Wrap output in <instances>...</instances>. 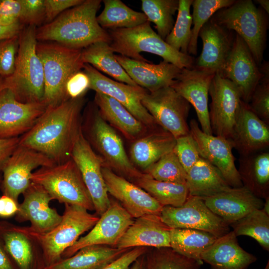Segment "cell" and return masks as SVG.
<instances>
[{
    "label": "cell",
    "instance_id": "c3c4849f",
    "mask_svg": "<svg viewBox=\"0 0 269 269\" xmlns=\"http://www.w3.org/2000/svg\"><path fill=\"white\" fill-rule=\"evenodd\" d=\"M21 13L19 19L23 25H36L45 19L44 0H21Z\"/></svg>",
    "mask_w": 269,
    "mask_h": 269
},
{
    "label": "cell",
    "instance_id": "bcb514c9",
    "mask_svg": "<svg viewBox=\"0 0 269 269\" xmlns=\"http://www.w3.org/2000/svg\"><path fill=\"white\" fill-rule=\"evenodd\" d=\"M173 150L186 173L201 158L197 144L190 133L176 138Z\"/></svg>",
    "mask_w": 269,
    "mask_h": 269
},
{
    "label": "cell",
    "instance_id": "30bf717a",
    "mask_svg": "<svg viewBox=\"0 0 269 269\" xmlns=\"http://www.w3.org/2000/svg\"><path fill=\"white\" fill-rule=\"evenodd\" d=\"M141 103L156 123L175 138L190 133L187 120L190 104L171 86L148 92Z\"/></svg>",
    "mask_w": 269,
    "mask_h": 269
},
{
    "label": "cell",
    "instance_id": "be15d7a7",
    "mask_svg": "<svg viewBox=\"0 0 269 269\" xmlns=\"http://www.w3.org/2000/svg\"><path fill=\"white\" fill-rule=\"evenodd\" d=\"M1 182H2V178H1L0 176V188L1 187Z\"/></svg>",
    "mask_w": 269,
    "mask_h": 269
},
{
    "label": "cell",
    "instance_id": "83f0119b",
    "mask_svg": "<svg viewBox=\"0 0 269 269\" xmlns=\"http://www.w3.org/2000/svg\"><path fill=\"white\" fill-rule=\"evenodd\" d=\"M201 199L212 212L229 226L252 211L262 209L264 204L262 199L243 186Z\"/></svg>",
    "mask_w": 269,
    "mask_h": 269
},
{
    "label": "cell",
    "instance_id": "5bb4252c",
    "mask_svg": "<svg viewBox=\"0 0 269 269\" xmlns=\"http://www.w3.org/2000/svg\"><path fill=\"white\" fill-rule=\"evenodd\" d=\"M56 164L41 152L19 145L6 162L2 169L3 177L0 188L3 195L18 203L19 196L30 183L33 170L38 167Z\"/></svg>",
    "mask_w": 269,
    "mask_h": 269
},
{
    "label": "cell",
    "instance_id": "680465c9",
    "mask_svg": "<svg viewBox=\"0 0 269 269\" xmlns=\"http://www.w3.org/2000/svg\"><path fill=\"white\" fill-rule=\"evenodd\" d=\"M145 254L139 257L129 269H144Z\"/></svg>",
    "mask_w": 269,
    "mask_h": 269
},
{
    "label": "cell",
    "instance_id": "6125c7cd",
    "mask_svg": "<svg viewBox=\"0 0 269 269\" xmlns=\"http://www.w3.org/2000/svg\"><path fill=\"white\" fill-rule=\"evenodd\" d=\"M264 269H269V261H268V263H267L265 268H264Z\"/></svg>",
    "mask_w": 269,
    "mask_h": 269
},
{
    "label": "cell",
    "instance_id": "2e32d148",
    "mask_svg": "<svg viewBox=\"0 0 269 269\" xmlns=\"http://www.w3.org/2000/svg\"><path fill=\"white\" fill-rule=\"evenodd\" d=\"M83 70L89 78L90 89L114 98L145 126L158 125L141 103L146 90L113 80L87 63Z\"/></svg>",
    "mask_w": 269,
    "mask_h": 269
},
{
    "label": "cell",
    "instance_id": "9a60e30c",
    "mask_svg": "<svg viewBox=\"0 0 269 269\" xmlns=\"http://www.w3.org/2000/svg\"><path fill=\"white\" fill-rule=\"evenodd\" d=\"M134 218L118 201L110 199L107 209L85 236L80 238L63 253L62 259L69 258L81 249L95 245L116 247Z\"/></svg>",
    "mask_w": 269,
    "mask_h": 269
},
{
    "label": "cell",
    "instance_id": "6f0895ef",
    "mask_svg": "<svg viewBox=\"0 0 269 269\" xmlns=\"http://www.w3.org/2000/svg\"><path fill=\"white\" fill-rule=\"evenodd\" d=\"M0 269H18L7 252L0 237Z\"/></svg>",
    "mask_w": 269,
    "mask_h": 269
},
{
    "label": "cell",
    "instance_id": "e0dca14e",
    "mask_svg": "<svg viewBox=\"0 0 269 269\" xmlns=\"http://www.w3.org/2000/svg\"><path fill=\"white\" fill-rule=\"evenodd\" d=\"M190 134L195 140L201 157L216 167L232 188L243 186L235 165L233 144L228 139L204 133L194 119L189 123Z\"/></svg>",
    "mask_w": 269,
    "mask_h": 269
},
{
    "label": "cell",
    "instance_id": "ba28073f",
    "mask_svg": "<svg viewBox=\"0 0 269 269\" xmlns=\"http://www.w3.org/2000/svg\"><path fill=\"white\" fill-rule=\"evenodd\" d=\"M64 205L61 222L51 231L39 234L29 228L40 244L45 267L61 260L65 250L73 245L81 235L91 230L100 218L81 207Z\"/></svg>",
    "mask_w": 269,
    "mask_h": 269
},
{
    "label": "cell",
    "instance_id": "d4e9b609",
    "mask_svg": "<svg viewBox=\"0 0 269 269\" xmlns=\"http://www.w3.org/2000/svg\"><path fill=\"white\" fill-rule=\"evenodd\" d=\"M243 101L230 140L240 156H246L269 145V127Z\"/></svg>",
    "mask_w": 269,
    "mask_h": 269
},
{
    "label": "cell",
    "instance_id": "db71d44e",
    "mask_svg": "<svg viewBox=\"0 0 269 269\" xmlns=\"http://www.w3.org/2000/svg\"><path fill=\"white\" fill-rule=\"evenodd\" d=\"M19 137L7 139H0V172H2L4 166L18 145Z\"/></svg>",
    "mask_w": 269,
    "mask_h": 269
},
{
    "label": "cell",
    "instance_id": "ab89813d",
    "mask_svg": "<svg viewBox=\"0 0 269 269\" xmlns=\"http://www.w3.org/2000/svg\"><path fill=\"white\" fill-rule=\"evenodd\" d=\"M230 226L236 237H251L269 251V214L263 208L252 211Z\"/></svg>",
    "mask_w": 269,
    "mask_h": 269
},
{
    "label": "cell",
    "instance_id": "e7e4bbea",
    "mask_svg": "<svg viewBox=\"0 0 269 269\" xmlns=\"http://www.w3.org/2000/svg\"><path fill=\"white\" fill-rule=\"evenodd\" d=\"M1 0H0V2H1Z\"/></svg>",
    "mask_w": 269,
    "mask_h": 269
},
{
    "label": "cell",
    "instance_id": "816d5d0a",
    "mask_svg": "<svg viewBox=\"0 0 269 269\" xmlns=\"http://www.w3.org/2000/svg\"><path fill=\"white\" fill-rule=\"evenodd\" d=\"M146 247L132 248L101 269H129L132 265L148 250Z\"/></svg>",
    "mask_w": 269,
    "mask_h": 269
},
{
    "label": "cell",
    "instance_id": "6da1fadb",
    "mask_svg": "<svg viewBox=\"0 0 269 269\" xmlns=\"http://www.w3.org/2000/svg\"><path fill=\"white\" fill-rule=\"evenodd\" d=\"M84 104L82 97L47 108L32 128L19 137V144L42 153L56 164L71 158L74 144L82 131Z\"/></svg>",
    "mask_w": 269,
    "mask_h": 269
},
{
    "label": "cell",
    "instance_id": "f907efd6",
    "mask_svg": "<svg viewBox=\"0 0 269 269\" xmlns=\"http://www.w3.org/2000/svg\"><path fill=\"white\" fill-rule=\"evenodd\" d=\"M46 23L66 10L80 4L84 0H44Z\"/></svg>",
    "mask_w": 269,
    "mask_h": 269
},
{
    "label": "cell",
    "instance_id": "d590c367",
    "mask_svg": "<svg viewBox=\"0 0 269 269\" xmlns=\"http://www.w3.org/2000/svg\"><path fill=\"white\" fill-rule=\"evenodd\" d=\"M217 238L203 231L187 228H170V247L186 257L201 262V254Z\"/></svg>",
    "mask_w": 269,
    "mask_h": 269
},
{
    "label": "cell",
    "instance_id": "3957f363",
    "mask_svg": "<svg viewBox=\"0 0 269 269\" xmlns=\"http://www.w3.org/2000/svg\"><path fill=\"white\" fill-rule=\"evenodd\" d=\"M36 30L35 26L27 25L20 32L14 71L2 81L1 90H9L22 103L42 102L44 96L43 68L36 51Z\"/></svg>",
    "mask_w": 269,
    "mask_h": 269
},
{
    "label": "cell",
    "instance_id": "f35d334b",
    "mask_svg": "<svg viewBox=\"0 0 269 269\" xmlns=\"http://www.w3.org/2000/svg\"><path fill=\"white\" fill-rule=\"evenodd\" d=\"M141 9L147 21L153 22L158 35L164 40L174 24L178 0H141Z\"/></svg>",
    "mask_w": 269,
    "mask_h": 269
},
{
    "label": "cell",
    "instance_id": "f6af8a7d",
    "mask_svg": "<svg viewBox=\"0 0 269 269\" xmlns=\"http://www.w3.org/2000/svg\"><path fill=\"white\" fill-rule=\"evenodd\" d=\"M261 67L263 76L255 88L248 104L250 109L269 125V69L268 63Z\"/></svg>",
    "mask_w": 269,
    "mask_h": 269
},
{
    "label": "cell",
    "instance_id": "4316f807",
    "mask_svg": "<svg viewBox=\"0 0 269 269\" xmlns=\"http://www.w3.org/2000/svg\"><path fill=\"white\" fill-rule=\"evenodd\" d=\"M170 230L159 215H145L134 220L116 247L120 249L170 247Z\"/></svg>",
    "mask_w": 269,
    "mask_h": 269
},
{
    "label": "cell",
    "instance_id": "7bdbcfd3",
    "mask_svg": "<svg viewBox=\"0 0 269 269\" xmlns=\"http://www.w3.org/2000/svg\"><path fill=\"white\" fill-rule=\"evenodd\" d=\"M235 0H193L192 14L193 28L188 49V54L196 55L197 53V40L199 31L203 26L219 10L227 7Z\"/></svg>",
    "mask_w": 269,
    "mask_h": 269
},
{
    "label": "cell",
    "instance_id": "74e56055",
    "mask_svg": "<svg viewBox=\"0 0 269 269\" xmlns=\"http://www.w3.org/2000/svg\"><path fill=\"white\" fill-rule=\"evenodd\" d=\"M134 182L162 206L180 207L184 203L189 195L186 183L158 181L145 173Z\"/></svg>",
    "mask_w": 269,
    "mask_h": 269
},
{
    "label": "cell",
    "instance_id": "60d3db41",
    "mask_svg": "<svg viewBox=\"0 0 269 269\" xmlns=\"http://www.w3.org/2000/svg\"><path fill=\"white\" fill-rule=\"evenodd\" d=\"M202 263L176 252L170 247L152 248L145 254L144 269H200Z\"/></svg>",
    "mask_w": 269,
    "mask_h": 269
},
{
    "label": "cell",
    "instance_id": "7a4b0ae2",
    "mask_svg": "<svg viewBox=\"0 0 269 269\" xmlns=\"http://www.w3.org/2000/svg\"><path fill=\"white\" fill-rule=\"evenodd\" d=\"M102 1L84 0L80 4L66 10L52 21L36 28L37 41L54 42L81 50L97 42L110 43L108 31L97 20L96 14Z\"/></svg>",
    "mask_w": 269,
    "mask_h": 269
},
{
    "label": "cell",
    "instance_id": "4fadbf2b",
    "mask_svg": "<svg viewBox=\"0 0 269 269\" xmlns=\"http://www.w3.org/2000/svg\"><path fill=\"white\" fill-rule=\"evenodd\" d=\"M71 157L80 171L92 198L96 214L100 216L110 204L102 174L104 161L95 152L82 131L74 144Z\"/></svg>",
    "mask_w": 269,
    "mask_h": 269
},
{
    "label": "cell",
    "instance_id": "4dcf8cb0",
    "mask_svg": "<svg viewBox=\"0 0 269 269\" xmlns=\"http://www.w3.org/2000/svg\"><path fill=\"white\" fill-rule=\"evenodd\" d=\"M186 184L189 195L201 198L212 196L232 188L220 171L201 157L187 172Z\"/></svg>",
    "mask_w": 269,
    "mask_h": 269
},
{
    "label": "cell",
    "instance_id": "8d00e7d4",
    "mask_svg": "<svg viewBox=\"0 0 269 269\" xmlns=\"http://www.w3.org/2000/svg\"><path fill=\"white\" fill-rule=\"evenodd\" d=\"M103 2L104 8L97 20L105 30L130 28L147 21L143 12L134 10L120 0H104Z\"/></svg>",
    "mask_w": 269,
    "mask_h": 269
},
{
    "label": "cell",
    "instance_id": "94428289",
    "mask_svg": "<svg viewBox=\"0 0 269 269\" xmlns=\"http://www.w3.org/2000/svg\"><path fill=\"white\" fill-rule=\"evenodd\" d=\"M2 79H1L0 77V92H1V85H2Z\"/></svg>",
    "mask_w": 269,
    "mask_h": 269
},
{
    "label": "cell",
    "instance_id": "7402d4cb",
    "mask_svg": "<svg viewBox=\"0 0 269 269\" xmlns=\"http://www.w3.org/2000/svg\"><path fill=\"white\" fill-rule=\"evenodd\" d=\"M102 174L108 193L118 200L133 218L159 215L162 206L143 189L103 165Z\"/></svg>",
    "mask_w": 269,
    "mask_h": 269
},
{
    "label": "cell",
    "instance_id": "d6a6232c",
    "mask_svg": "<svg viewBox=\"0 0 269 269\" xmlns=\"http://www.w3.org/2000/svg\"><path fill=\"white\" fill-rule=\"evenodd\" d=\"M94 103L102 118L119 130L127 138H139L145 132L143 124L114 98L96 92Z\"/></svg>",
    "mask_w": 269,
    "mask_h": 269
},
{
    "label": "cell",
    "instance_id": "8fae6325",
    "mask_svg": "<svg viewBox=\"0 0 269 269\" xmlns=\"http://www.w3.org/2000/svg\"><path fill=\"white\" fill-rule=\"evenodd\" d=\"M209 94L211 98L209 114L213 134L230 140L242 102L241 94L232 81L215 73Z\"/></svg>",
    "mask_w": 269,
    "mask_h": 269
},
{
    "label": "cell",
    "instance_id": "9c48e42d",
    "mask_svg": "<svg viewBox=\"0 0 269 269\" xmlns=\"http://www.w3.org/2000/svg\"><path fill=\"white\" fill-rule=\"evenodd\" d=\"M88 111L91 122L89 136L93 145L103 156L104 162H107V167L134 180L141 176L143 173L131 162L122 139L102 118L96 105H89Z\"/></svg>",
    "mask_w": 269,
    "mask_h": 269
},
{
    "label": "cell",
    "instance_id": "5b68a950",
    "mask_svg": "<svg viewBox=\"0 0 269 269\" xmlns=\"http://www.w3.org/2000/svg\"><path fill=\"white\" fill-rule=\"evenodd\" d=\"M111 38L110 45L114 52L131 59L150 62L140 54L147 52L161 57L180 69L192 68L193 57L173 48L162 39L146 21L130 28L107 30Z\"/></svg>",
    "mask_w": 269,
    "mask_h": 269
},
{
    "label": "cell",
    "instance_id": "d6986e66",
    "mask_svg": "<svg viewBox=\"0 0 269 269\" xmlns=\"http://www.w3.org/2000/svg\"><path fill=\"white\" fill-rule=\"evenodd\" d=\"M0 237L18 269H44L41 247L29 227L0 221Z\"/></svg>",
    "mask_w": 269,
    "mask_h": 269
},
{
    "label": "cell",
    "instance_id": "e575fe53",
    "mask_svg": "<svg viewBox=\"0 0 269 269\" xmlns=\"http://www.w3.org/2000/svg\"><path fill=\"white\" fill-rule=\"evenodd\" d=\"M114 53L109 43L100 41L82 49V58L84 63L90 64L116 81L137 86L118 62Z\"/></svg>",
    "mask_w": 269,
    "mask_h": 269
},
{
    "label": "cell",
    "instance_id": "b9f144b4",
    "mask_svg": "<svg viewBox=\"0 0 269 269\" xmlns=\"http://www.w3.org/2000/svg\"><path fill=\"white\" fill-rule=\"evenodd\" d=\"M178 1L176 20L171 31L164 40L176 50L188 54V49L191 39L192 24L190 7L193 0H178Z\"/></svg>",
    "mask_w": 269,
    "mask_h": 269
},
{
    "label": "cell",
    "instance_id": "7c38bea8",
    "mask_svg": "<svg viewBox=\"0 0 269 269\" xmlns=\"http://www.w3.org/2000/svg\"><path fill=\"white\" fill-rule=\"evenodd\" d=\"M160 216L170 228L203 231L217 238L230 231L229 226L212 212L199 197L188 195L180 207L163 206Z\"/></svg>",
    "mask_w": 269,
    "mask_h": 269
},
{
    "label": "cell",
    "instance_id": "ee69618b",
    "mask_svg": "<svg viewBox=\"0 0 269 269\" xmlns=\"http://www.w3.org/2000/svg\"><path fill=\"white\" fill-rule=\"evenodd\" d=\"M144 171L145 174L158 181L186 183L187 173L173 150Z\"/></svg>",
    "mask_w": 269,
    "mask_h": 269
},
{
    "label": "cell",
    "instance_id": "91938a15",
    "mask_svg": "<svg viewBox=\"0 0 269 269\" xmlns=\"http://www.w3.org/2000/svg\"><path fill=\"white\" fill-rule=\"evenodd\" d=\"M255 1L258 3L265 10L266 13H269V0H257Z\"/></svg>",
    "mask_w": 269,
    "mask_h": 269
},
{
    "label": "cell",
    "instance_id": "f5cc1de1",
    "mask_svg": "<svg viewBox=\"0 0 269 269\" xmlns=\"http://www.w3.org/2000/svg\"><path fill=\"white\" fill-rule=\"evenodd\" d=\"M21 8V0H1L0 3V19L8 24L19 22Z\"/></svg>",
    "mask_w": 269,
    "mask_h": 269
},
{
    "label": "cell",
    "instance_id": "cb8c5ba5",
    "mask_svg": "<svg viewBox=\"0 0 269 269\" xmlns=\"http://www.w3.org/2000/svg\"><path fill=\"white\" fill-rule=\"evenodd\" d=\"M210 19L200 29L198 37L202 50L193 67L221 74L233 47L235 34Z\"/></svg>",
    "mask_w": 269,
    "mask_h": 269
},
{
    "label": "cell",
    "instance_id": "ac0fdd59",
    "mask_svg": "<svg viewBox=\"0 0 269 269\" xmlns=\"http://www.w3.org/2000/svg\"><path fill=\"white\" fill-rule=\"evenodd\" d=\"M221 75L236 85L242 101L248 104L263 73L246 43L237 34Z\"/></svg>",
    "mask_w": 269,
    "mask_h": 269
},
{
    "label": "cell",
    "instance_id": "f1b7e54d",
    "mask_svg": "<svg viewBox=\"0 0 269 269\" xmlns=\"http://www.w3.org/2000/svg\"><path fill=\"white\" fill-rule=\"evenodd\" d=\"M257 260L240 247L233 231L218 238L200 257L210 269H248Z\"/></svg>",
    "mask_w": 269,
    "mask_h": 269
},
{
    "label": "cell",
    "instance_id": "277c9868",
    "mask_svg": "<svg viewBox=\"0 0 269 269\" xmlns=\"http://www.w3.org/2000/svg\"><path fill=\"white\" fill-rule=\"evenodd\" d=\"M36 51L42 64L44 93L42 103L47 108L68 100L66 85L69 78L82 70V50L70 48L54 42L37 41Z\"/></svg>",
    "mask_w": 269,
    "mask_h": 269
},
{
    "label": "cell",
    "instance_id": "603a6c76",
    "mask_svg": "<svg viewBox=\"0 0 269 269\" xmlns=\"http://www.w3.org/2000/svg\"><path fill=\"white\" fill-rule=\"evenodd\" d=\"M22 194L24 198L19 204L16 221H30L29 228L39 234L47 233L59 224L62 215L50 207L52 199L42 186L31 182Z\"/></svg>",
    "mask_w": 269,
    "mask_h": 269
},
{
    "label": "cell",
    "instance_id": "11a10c76",
    "mask_svg": "<svg viewBox=\"0 0 269 269\" xmlns=\"http://www.w3.org/2000/svg\"><path fill=\"white\" fill-rule=\"evenodd\" d=\"M19 203L11 198L3 195L0 197V217L8 218L15 215Z\"/></svg>",
    "mask_w": 269,
    "mask_h": 269
},
{
    "label": "cell",
    "instance_id": "f546056e",
    "mask_svg": "<svg viewBox=\"0 0 269 269\" xmlns=\"http://www.w3.org/2000/svg\"><path fill=\"white\" fill-rule=\"evenodd\" d=\"M137 138L132 145V161L144 170L171 152L175 145L176 138L162 129Z\"/></svg>",
    "mask_w": 269,
    "mask_h": 269
},
{
    "label": "cell",
    "instance_id": "681fc988",
    "mask_svg": "<svg viewBox=\"0 0 269 269\" xmlns=\"http://www.w3.org/2000/svg\"><path fill=\"white\" fill-rule=\"evenodd\" d=\"M89 88V78L82 70L73 74L68 80L66 92L69 99H76L84 97Z\"/></svg>",
    "mask_w": 269,
    "mask_h": 269
},
{
    "label": "cell",
    "instance_id": "484cf974",
    "mask_svg": "<svg viewBox=\"0 0 269 269\" xmlns=\"http://www.w3.org/2000/svg\"><path fill=\"white\" fill-rule=\"evenodd\" d=\"M115 56L132 80L149 92L171 86L182 69L164 60L154 64L121 55Z\"/></svg>",
    "mask_w": 269,
    "mask_h": 269
},
{
    "label": "cell",
    "instance_id": "9f6ffc18",
    "mask_svg": "<svg viewBox=\"0 0 269 269\" xmlns=\"http://www.w3.org/2000/svg\"><path fill=\"white\" fill-rule=\"evenodd\" d=\"M23 26L19 21L8 24L0 19V40L19 35Z\"/></svg>",
    "mask_w": 269,
    "mask_h": 269
},
{
    "label": "cell",
    "instance_id": "ffe728a7",
    "mask_svg": "<svg viewBox=\"0 0 269 269\" xmlns=\"http://www.w3.org/2000/svg\"><path fill=\"white\" fill-rule=\"evenodd\" d=\"M42 103H22L11 91L0 92V139L20 137L29 131L43 114Z\"/></svg>",
    "mask_w": 269,
    "mask_h": 269
},
{
    "label": "cell",
    "instance_id": "7dc6e473",
    "mask_svg": "<svg viewBox=\"0 0 269 269\" xmlns=\"http://www.w3.org/2000/svg\"><path fill=\"white\" fill-rule=\"evenodd\" d=\"M19 45V35L0 40V76L13 73Z\"/></svg>",
    "mask_w": 269,
    "mask_h": 269
},
{
    "label": "cell",
    "instance_id": "8992f818",
    "mask_svg": "<svg viewBox=\"0 0 269 269\" xmlns=\"http://www.w3.org/2000/svg\"><path fill=\"white\" fill-rule=\"evenodd\" d=\"M266 12L251 0H235L217 11L210 19L225 29L236 32L249 47L258 65L262 64L268 27Z\"/></svg>",
    "mask_w": 269,
    "mask_h": 269
},
{
    "label": "cell",
    "instance_id": "44dd1931",
    "mask_svg": "<svg viewBox=\"0 0 269 269\" xmlns=\"http://www.w3.org/2000/svg\"><path fill=\"white\" fill-rule=\"evenodd\" d=\"M215 73L196 68H183L171 86L194 107L201 130L213 134L208 109L210 86Z\"/></svg>",
    "mask_w": 269,
    "mask_h": 269
},
{
    "label": "cell",
    "instance_id": "836d02e7",
    "mask_svg": "<svg viewBox=\"0 0 269 269\" xmlns=\"http://www.w3.org/2000/svg\"><path fill=\"white\" fill-rule=\"evenodd\" d=\"M130 249L102 245L88 246L44 269H101Z\"/></svg>",
    "mask_w": 269,
    "mask_h": 269
},
{
    "label": "cell",
    "instance_id": "52a82bcc",
    "mask_svg": "<svg viewBox=\"0 0 269 269\" xmlns=\"http://www.w3.org/2000/svg\"><path fill=\"white\" fill-rule=\"evenodd\" d=\"M31 181L42 186L52 200L60 203L94 210L80 171L72 158L63 163L39 168L32 173Z\"/></svg>",
    "mask_w": 269,
    "mask_h": 269
},
{
    "label": "cell",
    "instance_id": "1f68e13d",
    "mask_svg": "<svg viewBox=\"0 0 269 269\" xmlns=\"http://www.w3.org/2000/svg\"><path fill=\"white\" fill-rule=\"evenodd\" d=\"M238 169L243 186L261 199L269 197V153L240 156Z\"/></svg>",
    "mask_w": 269,
    "mask_h": 269
}]
</instances>
